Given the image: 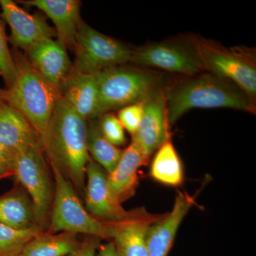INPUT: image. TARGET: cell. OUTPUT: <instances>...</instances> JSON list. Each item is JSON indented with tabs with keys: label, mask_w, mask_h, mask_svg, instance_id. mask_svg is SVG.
I'll use <instances>...</instances> for the list:
<instances>
[{
	"label": "cell",
	"mask_w": 256,
	"mask_h": 256,
	"mask_svg": "<svg viewBox=\"0 0 256 256\" xmlns=\"http://www.w3.org/2000/svg\"><path fill=\"white\" fill-rule=\"evenodd\" d=\"M88 120L60 98L43 140L50 165L66 176L78 194L85 193L86 168L92 159L87 150Z\"/></svg>",
	"instance_id": "6da1fadb"
},
{
	"label": "cell",
	"mask_w": 256,
	"mask_h": 256,
	"mask_svg": "<svg viewBox=\"0 0 256 256\" xmlns=\"http://www.w3.org/2000/svg\"><path fill=\"white\" fill-rule=\"evenodd\" d=\"M169 124H174L194 108L236 109L255 111L252 99L235 84L212 74L191 76L166 92Z\"/></svg>",
	"instance_id": "7a4b0ae2"
},
{
	"label": "cell",
	"mask_w": 256,
	"mask_h": 256,
	"mask_svg": "<svg viewBox=\"0 0 256 256\" xmlns=\"http://www.w3.org/2000/svg\"><path fill=\"white\" fill-rule=\"evenodd\" d=\"M16 78L9 88H0V99L24 114L33 124L42 140L56 104L60 97V87L54 85L36 72L25 55L15 50Z\"/></svg>",
	"instance_id": "3957f363"
},
{
	"label": "cell",
	"mask_w": 256,
	"mask_h": 256,
	"mask_svg": "<svg viewBox=\"0 0 256 256\" xmlns=\"http://www.w3.org/2000/svg\"><path fill=\"white\" fill-rule=\"evenodd\" d=\"M50 166L54 178V198L46 232L112 238V223L101 222L92 216L82 204L72 183L55 166Z\"/></svg>",
	"instance_id": "277c9868"
},
{
	"label": "cell",
	"mask_w": 256,
	"mask_h": 256,
	"mask_svg": "<svg viewBox=\"0 0 256 256\" xmlns=\"http://www.w3.org/2000/svg\"><path fill=\"white\" fill-rule=\"evenodd\" d=\"M98 100L96 118L144 102L160 90L156 76L139 69L116 66L96 74Z\"/></svg>",
	"instance_id": "5b68a950"
},
{
	"label": "cell",
	"mask_w": 256,
	"mask_h": 256,
	"mask_svg": "<svg viewBox=\"0 0 256 256\" xmlns=\"http://www.w3.org/2000/svg\"><path fill=\"white\" fill-rule=\"evenodd\" d=\"M193 46L204 70L235 84L254 100L256 94V67L252 54L239 48H227L195 38Z\"/></svg>",
	"instance_id": "8992f818"
},
{
	"label": "cell",
	"mask_w": 256,
	"mask_h": 256,
	"mask_svg": "<svg viewBox=\"0 0 256 256\" xmlns=\"http://www.w3.org/2000/svg\"><path fill=\"white\" fill-rule=\"evenodd\" d=\"M72 70L96 74L131 62L133 52L114 38L96 31L85 22L79 23L74 45Z\"/></svg>",
	"instance_id": "52a82bcc"
},
{
	"label": "cell",
	"mask_w": 256,
	"mask_h": 256,
	"mask_svg": "<svg viewBox=\"0 0 256 256\" xmlns=\"http://www.w3.org/2000/svg\"><path fill=\"white\" fill-rule=\"evenodd\" d=\"M14 176L30 195L37 225L45 232L50 223L54 188L43 150L32 148L18 153Z\"/></svg>",
	"instance_id": "ba28073f"
},
{
	"label": "cell",
	"mask_w": 256,
	"mask_h": 256,
	"mask_svg": "<svg viewBox=\"0 0 256 256\" xmlns=\"http://www.w3.org/2000/svg\"><path fill=\"white\" fill-rule=\"evenodd\" d=\"M131 62L188 76L204 70L194 48L192 50L176 44L160 43L133 52Z\"/></svg>",
	"instance_id": "9c48e42d"
},
{
	"label": "cell",
	"mask_w": 256,
	"mask_h": 256,
	"mask_svg": "<svg viewBox=\"0 0 256 256\" xmlns=\"http://www.w3.org/2000/svg\"><path fill=\"white\" fill-rule=\"evenodd\" d=\"M108 173L90 159L86 168V208L101 222L118 223L128 220L133 214L126 212L116 201L109 188Z\"/></svg>",
	"instance_id": "30bf717a"
},
{
	"label": "cell",
	"mask_w": 256,
	"mask_h": 256,
	"mask_svg": "<svg viewBox=\"0 0 256 256\" xmlns=\"http://www.w3.org/2000/svg\"><path fill=\"white\" fill-rule=\"evenodd\" d=\"M168 122L166 92L160 89L144 102L140 124L132 136L146 162L168 140Z\"/></svg>",
	"instance_id": "8fae6325"
},
{
	"label": "cell",
	"mask_w": 256,
	"mask_h": 256,
	"mask_svg": "<svg viewBox=\"0 0 256 256\" xmlns=\"http://www.w3.org/2000/svg\"><path fill=\"white\" fill-rule=\"evenodd\" d=\"M0 15L11 30L9 40L16 50L26 52L44 38L56 36L54 28L41 15L30 14L12 0H0Z\"/></svg>",
	"instance_id": "7c38bea8"
},
{
	"label": "cell",
	"mask_w": 256,
	"mask_h": 256,
	"mask_svg": "<svg viewBox=\"0 0 256 256\" xmlns=\"http://www.w3.org/2000/svg\"><path fill=\"white\" fill-rule=\"evenodd\" d=\"M25 53L32 68L58 87L73 66L66 48L53 38H44L30 47Z\"/></svg>",
	"instance_id": "4fadbf2b"
},
{
	"label": "cell",
	"mask_w": 256,
	"mask_h": 256,
	"mask_svg": "<svg viewBox=\"0 0 256 256\" xmlns=\"http://www.w3.org/2000/svg\"><path fill=\"white\" fill-rule=\"evenodd\" d=\"M0 143L16 154L28 148L43 150V140L24 114L0 99Z\"/></svg>",
	"instance_id": "5bb4252c"
},
{
	"label": "cell",
	"mask_w": 256,
	"mask_h": 256,
	"mask_svg": "<svg viewBox=\"0 0 256 256\" xmlns=\"http://www.w3.org/2000/svg\"><path fill=\"white\" fill-rule=\"evenodd\" d=\"M194 203V198L188 193L178 192L171 212L158 223L151 225L148 230V256H168L180 224Z\"/></svg>",
	"instance_id": "9a60e30c"
},
{
	"label": "cell",
	"mask_w": 256,
	"mask_h": 256,
	"mask_svg": "<svg viewBox=\"0 0 256 256\" xmlns=\"http://www.w3.org/2000/svg\"><path fill=\"white\" fill-rule=\"evenodd\" d=\"M20 2L41 10L53 22L58 42L74 52L75 37L82 21L78 0H28Z\"/></svg>",
	"instance_id": "2e32d148"
},
{
	"label": "cell",
	"mask_w": 256,
	"mask_h": 256,
	"mask_svg": "<svg viewBox=\"0 0 256 256\" xmlns=\"http://www.w3.org/2000/svg\"><path fill=\"white\" fill-rule=\"evenodd\" d=\"M60 97L82 118H96L98 89L96 74L75 72L70 73L60 86Z\"/></svg>",
	"instance_id": "e0dca14e"
},
{
	"label": "cell",
	"mask_w": 256,
	"mask_h": 256,
	"mask_svg": "<svg viewBox=\"0 0 256 256\" xmlns=\"http://www.w3.org/2000/svg\"><path fill=\"white\" fill-rule=\"evenodd\" d=\"M146 162L140 150L132 141L124 150L114 171L108 174L111 194L121 204L134 194L138 184V170Z\"/></svg>",
	"instance_id": "ac0fdd59"
},
{
	"label": "cell",
	"mask_w": 256,
	"mask_h": 256,
	"mask_svg": "<svg viewBox=\"0 0 256 256\" xmlns=\"http://www.w3.org/2000/svg\"><path fill=\"white\" fill-rule=\"evenodd\" d=\"M112 225V238L121 256H148L146 236L152 225L150 218L133 214L128 220Z\"/></svg>",
	"instance_id": "d6986e66"
},
{
	"label": "cell",
	"mask_w": 256,
	"mask_h": 256,
	"mask_svg": "<svg viewBox=\"0 0 256 256\" xmlns=\"http://www.w3.org/2000/svg\"><path fill=\"white\" fill-rule=\"evenodd\" d=\"M0 223L18 230H40L26 192L18 188L0 197Z\"/></svg>",
	"instance_id": "ffe728a7"
},
{
	"label": "cell",
	"mask_w": 256,
	"mask_h": 256,
	"mask_svg": "<svg viewBox=\"0 0 256 256\" xmlns=\"http://www.w3.org/2000/svg\"><path fill=\"white\" fill-rule=\"evenodd\" d=\"M77 234L41 232L24 248L18 256H68L80 246Z\"/></svg>",
	"instance_id": "44dd1931"
},
{
	"label": "cell",
	"mask_w": 256,
	"mask_h": 256,
	"mask_svg": "<svg viewBox=\"0 0 256 256\" xmlns=\"http://www.w3.org/2000/svg\"><path fill=\"white\" fill-rule=\"evenodd\" d=\"M150 175L156 181L168 186H176L182 183V164L169 140L158 150L152 162Z\"/></svg>",
	"instance_id": "7402d4cb"
},
{
	"label": "cell",
	"mask_w": 256,
	"mask_h": 256,
	"mask_svg": "<svg viewBox=\"0 0 256 256\" xmlns=\"http://www.w3.org/2000/svg\"><path fill=\"white\" fill-rule=\"evenodd\" d=\"M88 121L86 146L89 156H92L94 161L108 174H110L118 164L124 150L112 146L102 136L98 121Z\"/></svg>",
	"instance_id": "603a6c76"
},
{
	"label": "cell",
	"mask_w": 256,
	"mask_h": 256,
	"mask_svg": "<svg viewBox=\"0 0 256 256\" xmlns=\"http://www.w3.org/2000/svg\"><path fill=\"white\" fill-rule=\"evenodd\" d=\"M38 229L18 230L0 223V256H18L32 239L41 233Z\"/></svg>",
	"instance_id": "cb8c5ba5"
},
{
	"label": "cell",
	"mask_w": 256,
	"mask_h": 256,
	"mask_svg": "<svg viewBox=\"0 0 256 256\" xmlns=\"http://www.w3.org/2000/svg\"><path fill=\"white\" fill-rule=\"evenodd\" d=\"M4 21L0 20V75L4 79L6 88L12 85L16 78V64L8 46Z\"/></svg>",
	"instance_id": "d4e9b609"
},
{
	"label": "cell",
	"mask_w": 256,
	"mask_h": 256,
	"mask_svg": "<svg viewBox=\"0 0 256 256\" xmlns=\"http://www.w3.org/2000/svg\"><path fill=\"white\" fill-rule=\"evenodd\" d=\"M98 122L102 136L110 144L117 148L126 144L124 128L116 114L112 112L102 114Z\"/></svg>",
	"instance_id": "484cf974"
},
{
	"label": "cell",
	"mask_w": 256,
	"mask_h": 256,
	"mask_svg": "<svg viewBox=\"0 0 256 256\" xmlns=\"http://www.w3.org/2000/svg\"><path fill=\"white\" fill-rule=\"evenodd\" d=\"M144 102L126 106L119 111L118 118L124 129L127 130L132 136L137 132L140 124L144 112Z\"/></svg>",
	"instance_id": "4316f807"
},
{
	"label": "cell",
	"mask_w": 256,
	"mask_h": 256,
	"mask_svg": "<svg viewBox=\"0 0 256 256\" xmlns=\"http://www.w3.org/2000/svg\"><path fill=\"white\" fill-rule=\"evenodd\" d=\"M18 154L0 143V180L14 176Z\"/></svg>",
	"instance_id": "83f0119b"
},
{
	"label": "cell",
	"mask_w": 256,
	"mask_h": 256,
	"mask_svg": "<svg viewBox=\"0 0 256 256\" xmlns=\"http://www.w3.org/2000/svg\"><path fill=\"white\" fill-rule=\"evenodd\" d=\"M99 246V238L88 236V238L80 242L75 252L68 256H96V252Z\"/></svg>",
	"instance_id": "f1b7e54d"
},
{
	"label": "cell",
	"mask_w": 256,
	"mask_h": 256,
	"mask_svg": "<svg viewBox=\"0 0 256 256\" xmlns=\"http://www.w3.org/2000/svg\"><path fill=\"white\" fill-rule=\"evenodd\" d=\"M96 256H122L120 254L114 242L99 246Z\"/></svg>",
	"instance_id": "f546056e"
}]
</instances>
